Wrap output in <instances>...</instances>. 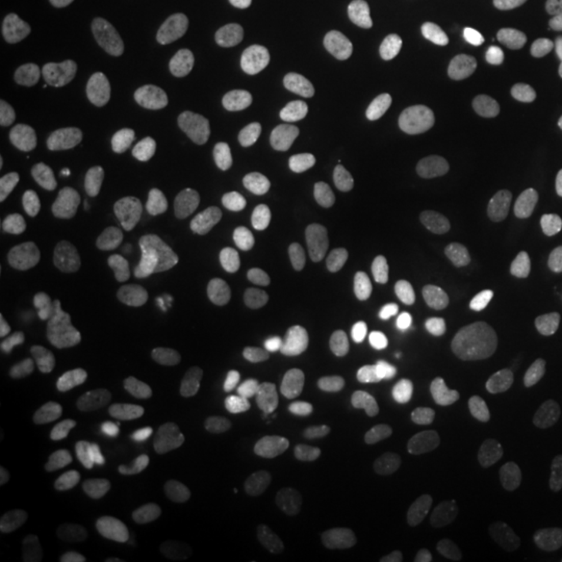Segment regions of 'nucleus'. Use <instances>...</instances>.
<instances>
[{
  "label": "nucleus",
  "instance_id": "1",
  "mask_svg": "<svg viewBox=\"0 0 562 562\" xmlns=\"http://www.w3.org/2000/svg\"><path fill=\"white\" fill-rule=\"evenodd\" d=\"M183 63L199 88L217 109L240 113L248 104V86L234 59L206 36H192L183 44Z\"/></svg>",
  "mask_w": 562,
  "mask_h": 562
},
{
  "label": "nucleus",
  "instance_id": "2",
  "mask_svg": "<svg viewBox=\"0 0 562 562\" xmlns=\"http://www.w3.org/2000/svg\"><path fill=\"white\" fill-rule=\"evenodd\" d=\"M281 498L301 501L317 521L313 546L336 542L357 527V513L322 475L313 469H292L278 483Z\"/></svg>",
  "mask_w": 562,
  "mask_h": 562
},
{
  "label": "nucleus",
  "instance_id": "3",
  "mask_svg": "<svg viewBox=\"0 0 562 562\" xmlns=\"http://www.w3.org/2000/svg\"><path fill=\"white\" fill-rule=\"evenodd\" d=\"M357 250L390 288H411L422 271L419 241L398 227L367 223L357 234Z\"/></svg>",
  "mask_w": 562,
  "mask_h": 562
},
{
  "label": "nucleus",
  "instance_id": "4",
  "mask_svg": "<svg viewBox=\"0 0 562 562\" xmlns=\"http://www.w3.org/2000/svg\"><path fill=\"white\" fill-rule=\"evenodd\" d=\"M155 144V127L148 121L123 125H97L83 138L90 162L109 176H121L146 161Z\"/></svg>",
  "mask_w": 562,
  "mask_h": 562
},
{
  "label": "nucleus",
  "instance_id": "5",
  "mask_svg": "<svg viewBox=\"0 0 562 562\" xmlns=\"http://www.w3.org/2000/svg\"><path fill=\"white\" fill-rule=\"evenodd\" d=\"M80 517V501L67 483L34 490L25 494L15 508V522L21 533L42 542L67 536L78 527Z\"/></svg>",
  "mask_w": 562,
  "mask_h": 562
},
{
  "label": "nucleus",
  "instance_id": "6",
  "mask_svg": "<svg viewBox=\"0 0 562 562\" xmlns=\"http://www.w3.org/2000/svg\"><path fill=\"white\" fill-rule=\"evenodd\" d=\"M227 423L244 454L252 462H261L280 443L285 413L276 396L257 392L229 406Z\"/></svg>",
  "mask_w": 562,
  "mask_h": 562
},
{
  "label": "nucleus",
  "instance_id": "7",
  "mask_svg": "<svg viewBox=\"0 0 562 562\" xmlns=\"http://www.w3.org/2000/svg\"><path fill=\"white\" fill-rule=\"evenodd\" d=\"M106 527L127 546H150L161 536V513L146 487L123 482L109 496Z\"/></svg>",
  "mask_w": 562,
  "mask_h": 562
},
{
  "label": "nucleus",
  "instance_id": "8",
  "mask_svg": "<svg viewBox=\"0 0 562 562\" xmlns=\"http://www.w3.org/2000/svg\"><path fill=\"white\" fill-rule=\"evenodd\" d=\"M378 38L369 27H348L325 46L313 69V80L323 90L350 83L373 65Z\"/></svg>",
  "mask_w": 562,
  "mask_h": 562
},
{
  "label": "nucleus",
  "instance_id": "9",
  "mask_svg": "<svg viewBox=\"0 0 562 562\" xmlns=\"http://www.w3.org/2000/svg\"><path fill=\"white\" fill-rule=\"evenodd\" d=\"M161 406L159 387L153 380L132 373L121 380L113 401L106 404L102 422L117 438H142L153 429Z\"/></svg>",
  "mask_w": 562,
  "mask_h": 562
},
{
  "label": "nucleus",
  "instance_id": "10",
  "mask_svg": "<svg viewBox=\"0 0 562 562\" xmlns=\"http://www.w3.org/2000/svg\"><path fill=\"white\" fill-rule=\"evenodd\" d=\"M540 125V106L521 90H504L485 104L482 134L494 148L508 150L527 140Z\"/></svg>",
  "mask_w": 562,
  "mask_h": 562
},
{
  "label": "nucleus",
  "instance_id": "11",
  "mask_svg": "<svg viewBox=\"0 0 562 562\" xmlns=\"http://www.w3.org/2000/svg\"><path fill=\"white\" fill-rule=\"evenodd\" d=\"M269 199L278 211L294 220H323L336 209L331 183L306 169L278 176L269 186Z\"/></svg>",
  "mask_w": 562,
  "mask_h": 562
},
{
  "label": "nucleus",
  "instance_id": "12",
  "mask_svg": "<svg viewBox=\"0 0 562 562\" xmlns=\"http://www.w3.org/2000/svg\"><path fill=\"white\" fill-rule=\"evenodd\" d=\"M173 190L178 201L192 213H209L222 196V169L215 155L192 144L180 155L173 169Z\"/></svg>",
  "mask_w": 562,
  "mask_h": 562
},
{
  "label": "nucleus",
  "instance_id": "13",
  "mask_svg": "<svg viewBox=\"0 0 562 562\" xmlns=\"http://www.w3.org/2000/svg\"><path fill=\"white\" fill-rule=\"evenodd\" d=\"M165 280V265L153 255H132L106 262L94 280L102 302L136 301L155 292Z\"/></svg>",
  "mask_w": 562,
  "mask_h": 562
},
{
  "label": "nucleus",
  "instance_id": "14",
  "mask_svg": "<svg viewBox=\"0 0 562 562\" xmlns=\"http://www.w3.org/2000/svg\"><path fill=\"white\" fill-rule=\"evenodd\" d=\"M63 63L59 48L44 41L27 25L18 27L4 44V69L9 80L20 88H30L48 80Z\"/></svg>",
  "mask_w": 562,
  "mask_h": 562
},
{
  "label": "nucleus",
  "instance_id": "15",
  "mask_svg": "<svg viewBox=\"0 0 562 562\" xmlns=\"http://www.w3.org/2000/svg\"><path fill=\"white\" fill-rule=\"evenodd\" d=\"M442 438V419L431 413H422L411 422L398 425L383 440L380 454L385 464L401 471H408V469H415Z\"/></svg>",
  "mask_w": 562,
  "mask_h": 562
},
{
  "label": "nucleus",
  "instance_id": "16",
  "mask_svg": "<svg viewBox=\"0 0 562 562\" xmlns=\"http://www.w3.org/2000/svg\"><path fill=\"white\" fill-rule=\"evenodd\" d=\"M401 406V392L396 383L385 378H371L362 382L348 402V425L352 436L371 438L394 419Z\"/></svg>",
  "mask_w": 562,
  "mask_h": 562
},
{
  "label": "nucleus",
  "instance_id": "17",
  "mask_svg": "<svg viewBox=\"0 0 562 562\" xmlns=\"http://www.w3.org/2000/svg\"><path fill=\"white\" fill-rule=\"evenodd\" d=\"M21 285L48 304L67 301L74 292L71 262L50 248H34L20 265Z\"/></svg>",
  "mask_w": 562,
  "mask_h": 562
},
{
  "label": "nucleus",
  "instance_id": "18",
  "mask_svg": "<svg viewBox=\"0 0 562 562\" xmlns=\"http://www.w3.org/2000/svg\"><path fill=\"white\" fill-rule=\"evenodd\" d=\"M387 109L378 99H361L340 121L338 136L350 155H369L387 134Z\"/></svg>",
  "mask_w": 562,
  "mask_h": 562
},
{
  "label": "nucleus",
  "instance_id": "19",
  "mask_svg": "<svg viewBox=\"0 0 562 562\" xmlns=\"http://www.w3.org/2000/svg\"><path fill=\"white\" fill-rule=\"evenodd\" d=\"M487 76V59L480 48L461 46L431 65L429 78L438 92L467 94L482 86Z\"/></svg>",
  "mask_w": 562,
  "mask_h": 562
},
{
  "label": "nucleus",
  "instance_id": "20",
  "mask_svg": "<svg viewBox=\"0 0 562 562\" xmlns=\"http://www.w3.org/2000/svg\"><path fill=\"white\" fill-rule=\"evenodd\" d=\"M443 206L454 222H485L501 213L504 206L503 188L487 180L461 181L454 188H450Z\"/></svg>",
  "mask_w": 562,
  "mask_h": 562
},
{
  "label": "nucleus",
  "instance_id": "21",
  "mask_svg": "<svg viewBox=\"0 0 562 562\" xmlns=\"http://www.w3.org/2000/svg\"><path fill=\"white\" fill-rule=\"evenodd\" d=\"M63 352L80 373L94 382H106L115 373L106 341L88 325H78L65 334Z\"/></svg>",
  "mask_w": 562,
  "mask_h": 562
},
{
  "label": "nucleus",
  "instance_id": "22",
  "mask_svg": "<svg viewBox=\"0 0 562 562\" xmlns=\"http://www.w3.org/2000/svg\"><path fill=\"white\" fill-rule=\"evenodd\" d=\"M246 480V464L229 452L211 457L202 464L192 482V492L204 503H222L234 498Z\"/></svg>",
  "mask_w": 562,
  "mask_h": 562
},
{
  "label": "nucleus",
  "instance_id": "23",
  "mask_svg": "<svg viewBox=\"0 0 562 562\" xmlns=\"http://www.w3.org/2000/svg\"><path fill=\"white\" fill-rule=\"evenodd\" d=\"M80 136L71 127H50L41 132L27 150L30 162L48 173H65L76 167L81 153Z\"/></svg>",
  "mask_w": 562,
  "mask_h": 562
},
{
  "label": "nucleus",
  "instance_id": "24",
  "mask_svg": "<svg viewBox=\"0 0 562 562\" xmlns=\"http://www.w3.org/2000/svg\"><path fill=\"white\" fill-rule=\"evenodd\" d=\"M283 515L278 529L269 538V552L273 557H292L313 546L317 533V521L313 513L296 498H281Z\"/></svg>",
  "mask_w": 562,
  "mask_h": 562
},
{
  "label": "nucleus",
  "instance_id": "25",
  "mask_svg": "<svg viewBox=\"0 0 562 562\" xmlns=\"http://www.w3.org/2000/svg\"><path fill=\"white\" fill-rule=\"evenodd\" d=\"M487 373L510 390H529L540 380L542 367L538 359L517 344H504L494 348L485 359Z\"/></svg>",
  "mask_w": 562,
  "mask_h": 562
},
{
  "label": "nucleus",
  "instance_id": "26",
  "mask_svg": "<svg viewBox=\"0 0 562 562\" xmlns=\"http://www.w3.org/2000/svg\"><path fill=\"white\" fill-rule=\"evenodd\" d=\"M206 359L209 340L201 331L186 334L173 344L169 359V378L180 394H192L199 387Z\"/></svg>",
  "mask_w": 562,
  "mask_h": 562
},
{
  "label": "nucleus",
  "instance_id": "27",
  "mask_svg": "<svg viewBox=\"0 0 562 562\" xmlns=\"http://www.w3.org/2000/svg\"><path fill=\"white\" fill-rule=\"evenodd\" d=\"M336 417V402L327 385L317 378H304L296 387V402L292 406V419L304 431H317L327 427Z\"/></svg>",
  "mask_w": 562,
  "mask_h": 562
},
{
  "label": "nucleus",
  "instance_id": "28",
  "mask_svg": "<svg viewBox=\"0 0 562 562\" xmlns=\"http://www.w3.org/2000/svg\"><path fill=\"white\" fill-rule=\"evenodd\" d=\"M271 267L261 257H246L234 262L223 276V296L232 306H246L261 294Z\"/></svg>",
  "mask_w": 562,
  "mask_h": 562
},
{
  "label": "nucleus",
  "instance_id": "29",
  "mask_svg": "<svg viewBox=\"0 0 562 562\" xmlns=\"http://www.w3.org/2000/svg\"><path fill=\"white\" fill-rule=\"evenodd\" d=\"M217 531L229 546V557L234 562H255L261 554L259 527L252 517L238 508H227L217 515Z\"/></svg>",
  "mask_w": 562,
  "mask_h": 562
},
{
  "label": "nucleus",
  "instance_id": "30",
  "mask_svg": "<svg viewBox=\"0 0 562 562\" xmlns=\"http://www.w3.org/2000/svg\"><path fill=\"white\" fill-rule=\"evenodd\" d=\"M313 301V283L301 273L281 280L265 299V311L280 323H296Z\"/></svg>",
  "mask_w": 562,
  "mask_h": 562
},
{
  "label": "nucleus",
  "instance_id": "31",
  "mask_svg": "<svg viewBox=\"0 0 562 562\" xmlns=\"http://www.w3.org/2000/svg\"><path fill=\"white\" fill-rule=\"evenodd\" d=\"M427 317L431 329L443 341L457 340L464 331L461 294L454 285H436L427 296Z\"/></svg>",
  "mask_w": 562,
  "mask_h": 562
},
{
  "label": "nucleus",
  "instance_id": "32",
  "mask_svg": "<svg viewBox=\"0 0 562 562\" xmlns=\"http://www.w3.org/2000/svg\"><path fill=\"white\" fill-rule=\"evenodd\" d=\"M440 525L446 538L457 546H471L482 533L477 506L461 494H452L440 504Z\"/></svg>",
  "mask_w": 562,
  "mask_h": 562
},
{
  "label": "nucleus",
  "instance_id": "33",
  "mask_svg": "<svg viewBox=\"0 0 562 562\" xmlns=\"http://www.w3.org/2000/svg\"><path fill=\"white\" fill-rule=\"evenodd\" d=\"M542 442V422L536 411H515L504 427V452L513 461H529Z\"/></svg>",
  "mask_w": 562,
  "mask_h": 562
},
{
  "label": "nucleus",
  "instance_id": "34",
  "mask_svg": "<svg viewBox=\"0 0 562 562\" xmlns=\"http://www.w3.org/2000/svg\"><path fill=\"white\" fill-rule=\"evenodd\" d=\"M522 265V250L515 244L487 255L477 267V283L485 294H501L517 280Z\"/></svg>",
  "mask_w": 562,
  "mask_h": 562
},
{
  "label": "nucleus",
  "instance_id": "35",
  "mask_svg": "<svg viewBox=\"0 0 562 562\" xmlns=\"http://www.w3.org/2000/svg\"><path fill=\"white\" fill-rule=\"evenodd\" d=\"M4 459L23 469H42L53 459V443L38 427H23L4 442Z\"/></svg>",
  "mask_w": 562,
  "mask_h": 562
},
{
  "label": "nucleus",
  "instance_id": "36",
  "mask_svg": "<svg viewBox=\"0 0 562 562\" xmlns=\"http://www.w3.org/2000/svg\"><path fill=\"white\" fill-rule=\"evenodd\" d=\"M467 482L475 492V496H480L485 503H496L504 498L510 485L503 462L487 452L471 457L467 464Z\"/></svg>",
  "mask_w": 562,
  "mask_h": 562
},
{
  "label": "nucleus",
  "instance_id": "37",
  "mask_svg": "<svg viewBox=\"0 0 562 562\" xmlns=\"http://www.w3.org/2000/svg\"><path fill=\"white\" fill-rule=\"evenodd\" d=\"M41 361V352L32 344H21L0 359V402L7 404L15 396L34 367Z\"/></svg>",
  "mask_w": 562,
  "mask_h": 562
},
{
  "label": "nucleus",
  "instance_id": "38",
  "mask_svg": "<svg viewBox=\"0 0 562 562\" xmlns=\"http://www.w3.org/2000/svg\"><path fill=\"white\" fill-rule=\"evenodd\" d=\"M44 408L48 422L53 423V427L60 434H71L80 423V398L76 387L69 382L57 380L46 387Z\"/></svg>",
  "mask_w": 562,
  "mask_h": 562
},
{
  "label": "nucleus",
  "instance_id": "39",
  "mask_svg": "<svg viewBox=\"0 0 562 562\" xmlns=\"http://www.w3.org/2000/svg\"><path fill=\"white\" fill-rule=\"evenodd\" d=\"M443 406L454 419L462 423L485 422L494 408L487 392H483L482 387L475 383L452 385L443 394Z\"/></svg>",
  "mask_w": 562,
  "mask_h": 562
},
{
  "label": "nucleus",
  "instance_id": "40",
  "mask_svg": "<svg viewBox=\"0 0 562 562\" xmlns=\"http://www.w3.org/2000/svg\"><path fill=\"white\" fill-rule=\"evenodd\" d=\"M32 238V227L27 217L13 202H0V248L7 255L20 252Z\"/></svg>",
  "mask_w": 562,
  "mask_h": 562
},
{
  "label": "nucleus",
  "instance_id": "41",
  "mask_svg": "<svg viewBox=\"0 0 562 562\" xmlns=\"http://www.w3.org/2000/svg\"><path fill=\"white\" fill-rule=\"evenodd\" d=\"M496 559L501 562H540L538 550L529 542L515 536H506L496 542Z\"/></svg>",
  "mask_w": 562,
  "mask_h": 562
},
{
  "label": "nucleus",
  "instance_id": "42",
  "mask_svg": "<svg viewBox=\"0 0 562 562\" xmlns=\"http://www.w3.org/2000/svg\"><path fill=\"white\" fill-rule=\"evenodd\" d=\"M540 283H542L543 294L550 301L562 302V250H557L546 259Z\"/></svg>",
  "mask_w": 562,
  "mask_h": 562
},
{
  "label": "nucleus",
  "instance_id": "43",
  "mask_svg": "<svg viewBox=\"0 0 562 562\" xmlns=\"http://www.w3.org/2000/svg\"><path fill=\"white\" fill-rule=\"evenodd\" d=\"M459 4L475 18H494L503 11L504 0H459Z\"/></svg>",
  "mask_w": 562,
  "mask_h": 562
},
{
  "label": "nucleus",
  "instance_id": "44",
  "mask_svg": "<svg viewBox=\"0 0 562 562\" xmlns=\"http://www.w3.org/2000/svg\"><path fill=\"white\" fill-rule=\"evenodd\" d=\"M109 15H130L142 9L148 0H99Z\"/></svg>",
  "mask_w": 562,
  "mask_h": 562
},
{
  "label": "nucleus",
  "instance_id": "45",
  "mask_svg": "<svg viewBox=\"0 0 562 562\" xmlns=\"http://www.w3.org/2000/svg\"><path fill=\"white\" fill-rule=\"evenodd\" d=\"M140 348V340H138V338H134V336H132V338H125L123 344H121V350H123V352H138Z\"/></svg>",
  "mask_w": 562,
  "mask_h": 562
},
{
  "label": "nucleus",
  "instance_id": "46",
  "mask_svg": "<svg viewBox=\"0 0 562 562\" xmlns=\"http://www.w3.org/2000/svg\"><path fill=\"white\" fill-rule=\"evenodd\" d=\"M4 331H7V319L4 315H0V336H4Z\"/></svg>",
  "mask_w": 562,
  "mask_h": 562
},
{
  "label": "nucleus",
  "instance_id": "47",
  "mask_svg": "<svg viewBox=\"0 0 562 562\" xmlns=\"http://www.w3.org/2000/svg\"><path fill=\"white\" fill-rule=\"evenodd\" d=\"M422 562H448L446 559H440V557H427V559H423Z\"/></svg>",
  "mask_w": 562,
  "mask_h": 562
},
{
  "label": "nucleus",
  "instance_id": "48",
  "mask_svg": "<svg viewBox=\"0 0 562 562\" xmlns=\"http://www.w3.org/2000/svg\"><path fill=\"white\" fill-rule=\"evenodd\" d=\"M561 236H562V223H561Z\"/></svg>",
  "mask_w": 562,
  "mask_h": 562
}]
</instances>
